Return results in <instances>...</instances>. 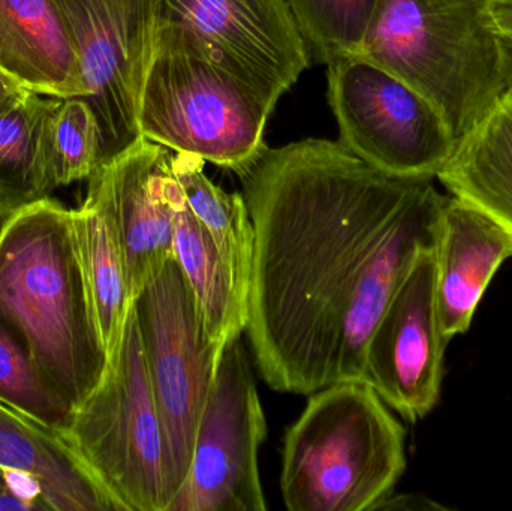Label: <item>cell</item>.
<instances>
[{
  "mask_svg": "<svg viewBox=\"0 0 512 511\" xmlns=\"http://www.w3.org/2000/svg\"><path fill=\"white\" fill-rule=\"evenodd\" d=\"M239 176L254 228L245 332L262 380L292 395L363 383L370 335L435 245L447 195L324 138L267 146Z\"/></svg>",
  "mask_w": 512,
  "mask_h": 511,
  "instance_id": "1",
  "label": "cell"
},
{
  "mask_svg": "<svg viewBox=\"0 0 512 511\" xmlns=\"http://www.w3.org/2000/svg\"><path fill=\"white\" fill-rule=\"evenodd\" d=\"M0 320L75 413L101 383L108 356L78 264L71 209L51 198L2 222Z\"/></svg>",
  "mask_w": 512,
  "mask_h": 511,
  "instance_id": "2",
  "label": "cell"
},
{
  "mask_svg": "<svg viewBox=\"0 0 512 511\" xmlns=\"http://www.w3.org/2000/svg\"><path fill=\"white\" fill-rule=\"evenodd\" d=\"M358 56L421 93L457 140L512 87L484 0H379Z\"/></svg>",
  "mask_w": 512,
  "mask_h": 511,
  "instance_id": "3",
  "label": "cell"
},
{
  "mask_svg": "<svg viewBox=\"0 0 512 511\" xmlns=\"http://www.w3.org/2000/svg\"><path fill=\"white\" fill-rule=\"evenodd\" d=\"M406 432L361 381L310 395L283 446L280 491L289 511H375L406 470Z\"/></svg>",
  "mask_w": 512,
  "mask_h": 511,
  "instance_id": "4",
  "label": "cell"
},
{
  "mask_svg": "<svg viewBox=\"0 0 512 511\" xmlns=\"http://www.w3.org/2000/svg\"><path fill=\"white\" fill-rule=\"evenodd\" d=\"M273 110L185 30L155 26L138 105L141 137L240 174L267 149L264 131Z\"/></svg>",
  "mask_w": 512,
  "mask_h": 511,
  "instance_id": "5",
  "label": "cell"
},
{
  "mask_svg": "<svg viewBox=\"0 0 512 511\" xmlns=\"http://www.w3.org/2000/svg\"><path fill=\"white\" fill-rule=\"evenodd\" d=\"M123 511H167L170 462L134 306L104 377L63 431Z\"/></svg>",
  "mask_w": 512,
  "mask_h": 511,
  "instance_id": "6",
  "label": "cell"
},
{
  "mask_svg": "<svg viewBox=\"0 0 512 511\" xmlns=\"http://www.w3.org/2000/svg\"><path fill=\"white\" fill-rule=\"evenodd\" d=\"M132 306L167 438L173 503L188 477L198 423L222 348L207 336L194 293L174 257L150 279Z\"/></svg>",
  "mask_w": 512,
  "mask_h": 511,
  "instance_id": "7",
  "label": "cell"
},
{
  "mask_svg": "<svg viewBox=\"0 0 512 511\" xmlns=\"http://www.w3.org/2000/svg\"><path fill=\"white\" fill-rule=\"evenodd\" d=\"M327 83L349 152L388 176L436 180L457 138L421 93L361 56L327 65Z\"/></svg>",
  "mask_w": 512,
  "mask_h": 511,
  "instance_id": "8",
  "label": "cell"
},
{
  "mask_svg": "<svg viewBox=\"0 0 512 511\" xmlns=\"http://www.w3.org/2000/svg\"><path fill=\"white\" fill-rule=\"evenodd\" d=\"M267 422L240 338L221 353L185 485L167 511H265L259 447Z\"/></svg>",
  "mask_w": 512,
  "mask_h": 511,
  "instance_id": "9",
  "label": "cell"
},
{
  "mask_svg": "<svg viewBox=\"0 0 512 511\" xmlns=\"http://www.w3.org/2000/svg\"><path fill=\"white\" fill-rule=\"evenodd\" d=\"M101 131V165L140 140L138 105L155 42V0H54ZM99 165V167H101Z\"/></svg>",
  "mask_w": 512,
  "mask_h": 511,
  "instance_id": "10",
  "label": "cell"
},
{
  "mask_svg": "<svg viewBox=\"0 0 512 511\" xmlns=\"http://www.w3.org/2000/svg\"><path fill=\"white\" fill-rule=\"evenodd\" d=\"M155 20L185 30L271 107L312 60L285 0H155Z\"/></svg>",
  "mask_w": 512,
  "mask_h": 511,
  "instance_id": "11",
  "label": "cell"
},
{
  "mask_svg": "<svg viewBox=\"0 0 512 511\" xmlns=\"http://www.w3.org/2000/svg\"><path fill=\"white\" fill-rule=\"evenodd\" d=\"M447 344L436 302L435 245L426 246L370 335L363 383L403 420L417 423L438 405Z\"/></svg>",
  "mask_w": 512,
  "mask_h": 511,
  "instance_id": "12",
  "label": "cell"
},
{
  "mask_svg": "<svg viewBox=\"0 0 512 511\" xmlns=\"http://www.w3.org/2000/svg\"><path fill=\"white\" fill-rule=\"evenodd\" d=\"M173 152L140 138L89 177L116 231L131 302L174 257Z\"/></svg>",
  "mask_w": 512,
  "mask_h": 511,
  "instance_id": "13",
  "label": "cell"
},
{
  "mask_svg": "<svg viewBox=\"0 0 512 511\" xmlns=\"http://www.w3.org/2000/svg\"><path fill=\"white\" fill-rule=\"evenodd\" d=\"M511 257L510 231L447 194L435 239L436 302L445 341L468 332L490 282Z\"/></svg>",
  "mask_w": 512,
  "mask_h": 511,
  "instance_id": "14",
  "label": "cell"
},
{
  "mask_svg": "<svg viewBox=\"0 0 512 511\" xmlns=\"http://www.w3.org/2000/svg\"><path fill=\"white\" fill-rule=\"evenodd\" d=\"M0 471L30 480L47 510L123 511L62 431L2 402Z\"/></svg>",
  "mask_w": 512,
  "mask_h": 511,
  "instance_id": "15",
  "label": "cell"
},
{
  "mask_svg": "<svg viewBox=\"0 0 512 511\" xmlns=\"http://www.w3.org/2000/svg\"><path fill=\"white\" fill-rule=\"evenodd\" d=\"M0 68L39 95H87L74 44L54 0H0Z\"/></svg>",
  "mask_w": 512,
  "mask_h": 511,
  "instance_id": "16",
  "label": "cell"
},
{
  "mask_svg": "<svg viewBox=\"0 0 512 511\" xmlns=\"http://www.w3.org/2000/svg\"><path fill=\"white\" fill-rule=\"evenodd\" d=\"M436 180L512 234V87L457 140Z\"/></svg>",
  "mask_w": 512,
  "mask_h": 511,
  "instance_id": "17",
  "label": "cell"
},
{
  "mask_svg": "<svg viewBox=\"0 0 512 511\" xmlns=\"http://www.w3.org/2000/svg\"><path fill=\"white\" fill-rule=\"evenodd\" d=\"M174 258L188 279L201 320L213 344L224 350L240 338L248 323V299L237 287L227 261L200 219L186 203L174 177Z\"/></svg>",
  "mask_w": 512,
  "mask_h": 511,
  "instance_id": "18",
  "label": "cell"
},
{
  "mask_svg": "<svg viewBox=\"0 0 512 511\" xmlns=\"http://www.w3.org/2000/svg\"><path fill=\"white\" fill-rule=\"evenodd\" d=\"M71 228L96 329L110 359L132 306L122 249L107 212L90 192L80 207L71 209Z\"/></svg>",
  "mask_w": 512,
  "mask_h": 511,
  "instance_id": "19",
  "label": "cell"
},
{
  "mask_svg": "<svg viewBox=\"0 0 512 511\" xmlns=\"http://www.w3.org/2000/svg\"><path fill=\"white\" fill-rule=\"evenodd\" d=\"M57 98L32 92L0 114V222L51 198L47 125Z\"/></svg>",
  "mask_w": 512,
  "mask_h": 511,
  "instance_id": "20",
  "label": "cell"
},
{
  "mask_svg": "<svg viewBox=\"0 0 512 511\" xmlns=\"http://www.w3.org/2000/svg\"><path fill=\"white\" fill-rule=\"evenodd\" d=\"M174 177L186 203L200 219L230 266L237 287L248 299L251 281L254 228L242 192L228 194L204 173V161L197 156L174 153Z\"/></svg>",
  "mask_w": 512,
  "mask_h": 511,
  "instance_id": "21",
  "label": "cell"
},
{
  "mask_svg": "<svg viewBox=\"0 0 512 511\" xmlns=\"http://www.w3.org/2000/svg\"><path fill=\"white\" fill-rule=\"evenodd\" d=\"M310 59L358 56L379 0H285Z\"/></svg>",
  "mask_w": 512,
  "mask_h": 511,
  "instance_id": "22",
  "label": "cell"
},
{
  "mask_svg": "<svg viewBox=\"0 0 512 511\" xmlns=\"http://www.w3.org/2000/svg\"><path fill=\"white\" fill-rule=\"evenodd\" d=\"M48 170L54 186L89 179L101 165V131L86 99L57 98L47 125Z\"/></svg>",
  "mask_w": 512,
  "mask_h": 511,
  "instance_id": "23",
  "label": "cell"
},
{
  "mask_svg": "<svg viewBox=\"0 0 512 511\" xmlns=\"http://www.w3.org/2000/svg\"><path fill=\"white\" fill-rule=\"evenodd\" d=\"M0 402L50 428L66 431L74 411L42 377L23 339L0 320Z\"/></svg>",
  "mask_w": 512,
  "mask_h": 511,
  "instance_id": "24",
  "label": "cell"
},
{
  "mask_svg": "<svg viewBox=\"0 0 512 511\" xmlns=\"http://www.w3.org/2000/svg\"><path fill=\"white\" fill-rule=\"evenodd\" d=\"M32 93L23 83L0 68V114L17 107L23 99Z\"/></svg>",
  "mask_w": 512,
  "mask_h": 511,
  "instance_id": "25",
  "label": "cell"
},
{
  "mask_svg": "<svg viewBox=\"0 0 512 511\" xmlns=\"http://www.w3.org/2000/svg\"><path fill=\"white\" fill-rule=\"evenodd\" d=\"M486 12L496 32L512 42V0H487Z\"/></svg>",
  "mask_w": 512,
  "mask_h": 511,
  "instance_id": "26",
  "label": "cell"
},
{
  "mask_svg": "<svg viewBox=\"0 0 512 511\" xmlns=\"http://www.w3.org/2000/svg\"><path fill=\"white\" fill-rule=\"evenodd\" d=\"M507 50H508V57H510V65H511V72H512V42L507 41Z\"/></svg>",
  "mask_w": 512,
  "mask_h": 511,
  "instance_id": "27",
  "label": "cell"
},
{
  "mask_svg": "<svg viewBox=\"0 0 512 511\" xmlns=\"http://www.w3.org/2000/svg\"><path fill=\"white\" fill-rule=\"evenodd\" d=\"M484 2H487V0H484Z\"/></svg>",
  "mask_w": 512,
  "mask_h": 511,
  "instance_id": "28",
  "label": "cell"
}]
</instances>
